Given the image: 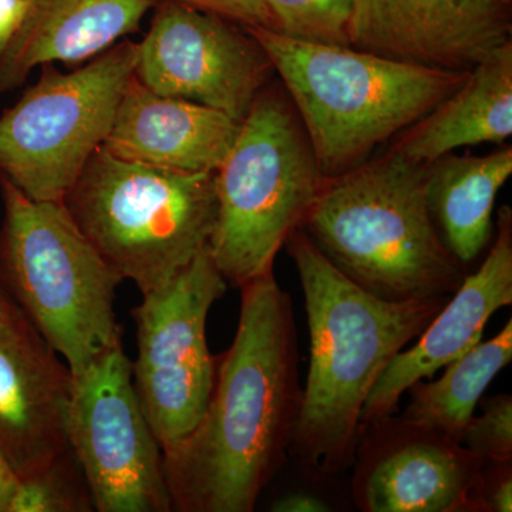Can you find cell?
<instances>
[{
  "mask_svg": "<svg viewBox=\"0 0 512 512\" xmlns=\"http://www.w3.org/2000/svg\"><path fill=\"white\" fill-rule=\"evenodd\" d=\"M63 204L101 258L146 295L208 247L217 218L215 173L121 160L101 146Z\"/></svg>",
  "mask_w": 512,
  "mask_h": 512,
  "instance_id": "cell-6",
  "label": "cell"
},
{
  "mask_svg": "<svg viewBox=\"0 0 512 512\" xmlns=\"http://www.w3.org/2000/svg\"><path fill=\"white\" fill-rule=\"evenodd\" d=\"M484 463L460 441L392 414L362 426L353 503L362 512H476Z\"/></svg>",
  "mask_w": 512,
  "mask_h": 512,
  "instance_id": "cell-12",
  "label": "cell"
},
{
  "mask_svg": "<svg viewBox=\"0 0 512 512\" xmlns=\"http://www.w3.org/2000/svg\"><path fill=\"white\" fill-rule=\"evenodd\" d=\"M10 305H12V299L9 298L8 293H6L3 286L0 285V318L8 312Z\"/></svg>",
  "mask_w": 512,
  "mask_h": 512,
  "instance_id": "cell-29",
  "label": "cell"
},
{
  "mask_svg": "<svg viewBox=\"0 0 512 512\" xmlns=\"http://www.w3.org/2000/svg\"><path fill=\"white\" fill-rule=\"evenodd\" d=\"M181 5L215 13L245 28L276 30L275 19L264 0H171Z\"/></svg>",
  "mask_w": 512,
  "mask_h": 512,
  "instance_id": "cell-25",
  "label": "cell"
},
{
  "mask_svg": "<svg viewBox=\"0 0 512 512\" xmlns=\"http://www.w3.org/2000/svg\"><path fill=\"white\" fill-rule=\"evenodd\" d=\"M275 32L319 45L350 46L353 0H264Z\"/></svg>",
  "mask_w": 512,
  "mask_h": 512,
  "instance_id": "cell-22",
  "label": "cell"
},
{
  "mask_svg": "<svg viewBox=\"0 0 512 512\" xmlns=\"http://www.w3.org/2000/svg\"><path fill=\"white\" fill-rule=\"evenodd\" d=\"M285 247L305 295L311 339L291 454L303 466L338 476L353 466L360 416L373 386L450 296L384 301L340 274L301 228Z\"/></svg>",
  "mask_w": 512,
  "mask_h": 512,
  "instance_id": "cell-2",
  "label": "cell"
},
{
  "mask_svg": "<svg viewBox=\"0 0 512 512\" xmlns=\"http://www.w3.org/2000/svg\"><path fill=\"white\" fill-rule=\"evenodd\" d=\"M511 174L510 144L487 156L451 151L424 165L431 217L461 264L476 261L491 241L495 200Z\"/></svg>",
  "mask_w": 512,
  "mask_h": 512,
  "instance_id": "cell-19",
  "label": "cell"
},
{
  "mask_svg": "<svg viewBox=\"0 0 512 512\" xmlns=\"http://www.w3.org/2000/svg\"><path fill=\"white\" fill-rule=\"evenodd\" d=\"M73 375L12 302L0 318V456L19 478L67 447Z\"/></svg>",
  "mask_w": 512,
  "mask_h": 512,
  "instance_id": "cell-14",
  "label": "cell"
},
{
  "mask_svg": "<svg viewBox=\"0 0 512 512\" xmlns=\"http://www.w3.org/2000/svg\"><path fill=\"white\" fill-rule=\"evenodd\" d=\"M512 134V40L468 72L423 119L399 134L393 150L426 165L461 147L504 144Z\"/></svg>",
  "mask_w": 512,
  "mask_h": 512,
  "instance_id": "cell-18",
  "label": "cell"
},
{
  "mask_svg": "<svg viewBox=\"0 0 512 512\" xmlns=\"http://www.w3.org/2000/svg\"><path fill=\"white\" fill-rule=\"evenodd\" d=\"M227 286L207 247L131 312L134 387L163 454L195 429L210 402L218 357L208 348L207 320Z\"/></svg>",
  "mask_w": 512,
  "mask_h": 512,
  "instance_id": "cell-9",
  "label": "cell"
},
{
  "mask_svg": "<svg viewBox=\"0 0 512 512\" xmlns=\"http://www.w3.org/2000/svg\"><path fill=\"white\" fill-rule=\"evenodd\" d=\"M480 402L483 413L467 424L461 444L488 463L512 461L511 394H497Z\"/></svg>",
  "mask_w": 512,
  "mask_h": 512,
  "instance_id": "cell-23",
  "label": "cell"
},
{
  "mask_svg": "<svg viewBox=\"0 0 512 512\" xmlns=\"http://www.w3.org/2000/svg\"><path fill=\"white\" fill-rule=\"evenodd\" d=\"M245 29L281 77L325 178L366 163L377 147L423 119L468 76L384 59L352 46Z\"/></svg>",
  "mask_w": 512,
  "mask_h": 512,
  "instance_id": "cell-4",
  "label": "cell"
},
{
  "mask_svg": "<svg viewBox=\"0 0 512 512\" xmlns=\"http://www.w3.org/2000/svg\"><path fill=\"white\" fill-rule=\"evenodd\" d=\"M19 485L18 474L8 461L0 456V512H9L10 503Z\"/></svg>",
  "mask_w": 512,
  "mask_h": 512,
  "instance_id": "cell-28",
  "label": "cell"
},
{
  "mask_svg": "<svg viewBox=\"0 0 512 512\" xmlns=\"http://www.w3.org/2000/svg\"><path fill=\"white\" fill-rule=\"evenodd\" d=\"M25 10L26 0H0V59L18 32Z\"/></svg>",
  "mask_w": 512,
  "mask_h": 512,
  "instance_id": "cell-26",
  "label": "cell"
},
{
  "mask_svg": "<svg viewBox=\"0 0 512 512\" xmlns=\"http://www.w3.org/2000/svg\"><path fill=\"white\" fill-rule=\"evenodd\" d=\"M92 491L69 447L32 476L19 478L9 512H93Z\"/></svg>",
  "mask_w": 512,
  "mask_h": 512,
  "instance_id": "cell-21",
  "label": "cell"
},
{
  "mask_svg": "<svg viewBox=\"0 0 512 512\" xmlns=\"http://www.w3.org/2000/svg\"><path fill=\"white\" fill-rule=\"evenodd\" d=\"M325 181L288 94L268 84L215 171L217 218L208 251L228 284L241 289L274 271L276 255Z\"/></svg>",
  "mask_w": 512,
  "mask_h": 512,
  "instance_id": "cell-7",
  "label": "cell"
},
{
  "mask_svg": "<svg viewBox=\"0 0 512 512\" xmlns=\"http://www.w3.org/2000/svg\"><path fill=\"white\" fill-rule=\"evenodd\" d=\"M67 446L97 512H171L163 448L148 423L123 345L73 375Z\"/></svg>",
  "mask_w": 512,
  "mask_h": 512,
  "instance_id": "cell-10",
  "label": "cell"
},
{
  "mask_svg": "<svg viewBox=\"0 0 512 512\" xmlns=\"http://www.w3.org/2000/svg\"><path fill=\"white\" fill-rule=\"evenodd\" d=\"M512 303V211L500 208L497 237L483 265L467 275L413 348L403 349L379 377L367 397L360 424L392 416L413 383L433 379L437 370L476 348L495 312Z\"/></svg>",
  "mask_w": 512,
  "mask_h": 512,
  "instance_id": "cell-15",
  "label": "cell"
},
{
  "mask_svg": "<svg viewBox=\"0 0 512 512\" xmlns=\"http://www.w3.org/2000/svg\"><path fill=\"white\" fill-rule=\"evenodd\" d=\"M239 291L237 333L204 416L164 453L175 512H252L291 454L302 404L292 299L274 271Z\"/></svg>",
  "mask_w": 512,
  "mask_h": 512,
  "instance_id": "cell-1",
  "label": "cell"
},
{
  "mask_svg": "<svg viewBox=\"0 0 512 512\" xmlns=\"http://www.w3.org/2000/svg\"><path fill=\"white\" fill-rule=\"evenodd\" d=\"M349 39L384 59L470 72L512 40V0H353Z\"/></svg>",
  "mask_w": 512,
  "mask_h": 512,
  "instance_id": "cell-13",
  "label": "cell"
},
{
  "mask_svg": "<svg viewBox=\"0 0 512 512\" xmlns=\"http://www.w3.org/2000/svg\"><path fill=\"white\" fill-rule=\"evenodd\" d=\"M153 0H26L25 16L0 59V93L33 69L93 59L136 32Z\"/></svg>",
  "mask_w": 512,
  "mask_h": 512,
  "instance_id": "cell-17",
  "label": "cell"
},
{
  "mask_svg": "<svg viewBox=\"0 0 512 512\" xmlns=\"http://www.w3.org/2000/svg\"><path fill=\"white\" fill-rule=\"evenodd\" d=\"M299 228L340 274L384 301L451 296L467 276L431 217L424 165L393 148L326 178Z\"/></svg>",
  "mask_w": 512,
  "mask_h": 512,
  "instance_id": "cell-3",
  "label": "cell"
},
{
  "mask_svg": "<svg viewBox=\"0 0 512 512\" xmlns=\"http://www.w3.org/2000/svg\"><path fill=\"white\" fill-rule=\"evenodd\" d=\"M512 360V320L488 342L444 366L439 380H419L407 389L400 417L460 441L487 387Z\"/></svg>",
  "mask_w": 512,
  "mask_h": 512,
  "instance_id": "cell-20",
  "label": "cell"
},
{
  "mask_svg": "<svg viewBox=\"0 0 512 512\" xmlns=\"http://www.w3.org/2000/svg\"><path fill=\"white\" fill-rule=\"evenodd\" d=\"M473 503L476 512L512 511V461H485L473 490Z\"/></svg>",
  "mask_w": 512,
  "mask_h": 512,
  "instance_id": "cell-24",
  "label": "cell"
},
{
  "mask_svg": "<svg viewBox=\"0 0 512 512\" xmlns=\"http://www.w3.org/2000/svg\"><path fill=\"white\" fill-rule=\"evenodd\" d=\"M0 285L72 375L121 343L114 301L123 279L63 201H36L0 175Z\"/></svg>",
  "mask_w": 512,
  "mask_h": 512,
  "instance_id": "cell-5",
  "label": "cell"
},
{
  "mask_svg": "<svg viewBox=\"0 0 512 512\" xmlns=\"http://www.w3.org/2000/svg\"><path fill=\"white\" fill-rule=\"evenodd\" d=\"M241 123L204 104L151 92L133 77L103 147L121 160L215 173L234 146Z\"/></svg>",
  "mask_w": 512,
  "mask_h": 512,
  "instance_id": "cell-16",
  "label": "cell"
},
{
  "mask_svg": "<svg viewBox=\"0 0 512 512\" xmlns=\"http://www.w3.org/2000/svg\"><path fill=\"white\" fill-rule=\"evenodd\" d=\"M138 43L123 40L70 73L46 64L0 116V175L36 201H63L106 140L136 73Z\"/></svg>",
  "mask_w": 512,
  "mask_h": 512,
  "instance_id": "cell-8",
  "label": "cell"
},
{
  "mask_svg": "<svg viewBox=\"0 0 512 512\" xmlns=\"http://www.w3.org/2000/svg\"><path fill=\"white\" fill-rule=\"evenodd\" d=\"M271 511L274 512H328L332 511L328 501L323 500L319 495L298 491L276 498L272 504Z\"/></svg>",
  "mask_w": 512,
  "mask_h": 512,
  "instance_id": "cell-27",
  "label": "cell"
},
{
  "mask_svg": "<svg viewBox=\"0 0 512 512\" xmlns=\"http://www.w3.org/2000/svg\"><path fill=\"white\" fill-rule=\"evenodd\" d=\"M274 72L264 47L244 26L164 0L138 43L134 77L151 92L242 121Z\"/></svg>",
  "mask_w": 512,
  "mask_h": 512,
  "instance_id": "cell-11",
  "label": "cell"
}]
</instances>
